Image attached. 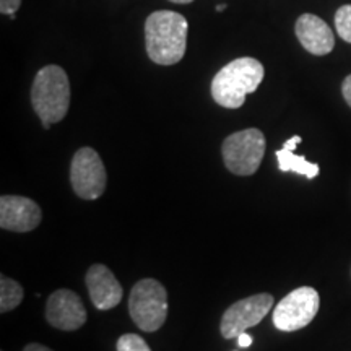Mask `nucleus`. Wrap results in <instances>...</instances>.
I'll list each match as a JSON object with an SVG mask.
<instances>
[{
  "label": "nucleus",
  "mask_w": 351,
  "mask_h": 351,
  "mask_svg": "<svg viewBox=\"0 0 351 351\" xmlns=\"http://www.w3.org/2000/svg\"><path fill=\"white\" fill-rule=\"evenodd\" d=\"M189 25L181 13L153 12L145 21V46L155 64L174 65L186 54Z\"/></svg>",
  "instance_id": "1"
},
{
  "label": "nucleus",
  "mask_w": 351,
  "mask_h": 351,
  "mask_svg": "<svg viewBox=\"0 0 351 351\" xmlns=\"http://www.w3.org/2000/svg\"><path fill=\"white\" fill-rule=\"evenodd\" d=\"M265 75L263 65L254 57H239L226 64L212 80V96L219 106L238 109L245 96L254 93Z\"/></svg>",
  "instance_id": "2"
},
{
  "label": "nucleus",
  "mask_w": 351,
  "mask_h": 351,
  "mask_svg": "<svg viewBox=\"0 0 351 351\" xmlns=\"http://www.w3.org/2000/svg\"><path fill=\"white\" fill-rule=\"evenodd\" d=\"M32 104L44 129H49L67 116L70 106V83L65 70L59 65H46L34 77Z\"/></svg>",
  "instance_id": "3"
},
{
  "label": "nucleus",
  "mask_w": 351,
  "mask_h": 351,
  "mask_svg": "<svg viewBox=\"0 0 351 351\" xmlns=\"http://www.w3.org/2000/svg\"><path fill=\"white\" fill-rule=\"evenodd\" d=\"M129 313L140 330L156 332L163 327L168 315V293L153 278L140 280L129 296Z\"/></svg>",
  "instance_id": "4"
},
{
  "label": "nucleus",
  "mask_w": 351,
  "mask_h": 351,
  "mask_svg": "<svg viewBox=\"0 0 351 351\" xmlns=\"http://www.w3.org/2000/svg\"><path fill=\"white\" fill-rule=\"evenodd\" d=\"M225 166L236 176L257 173L265 155V137L258 129H245L231 134L221 147Z\"/></svg>",
  "instance_id": "5"
},
{
  "label": "nucleus",
  "mask_w": 351,
  "mask_h": 351,
  "mask_svg": "<svg viewBox=\"0 0 351 351\" xmlns=\"http://www.w3.org/2000/svg\"><path fill=\"white\" fill-rule=\"evenodd\" d=\"M319 293L311 287L293 289L274 311V326L282 332H296L309 326L319 313Z\"/></svg>",
  "instance_id": "6"
},
{
  "label": "nucleus",
  "mask_w": 351,
  "mask_h": 351,
  "mask_svg": "<svg viewBox=\"0 0 351 351\" xmlns=\"http://www.w3.org/2000/svg\"><path fill=\"white\" fill-rule=\"evenodd\" d=\"M70 182L73 192L85 200H96L106 189L108 174L103 160L93 148L83 147L73 155L70 165Z\"/></svg>",
  "instance_id": "7"
},
{
  "label": "nucleus",
  "mask_w": 351,
  "mask_h": 351,
  "mask_svg": "<svg viewBox=\"0 0 351 351\" xmlns=\"http://www.w3.org/2000/svg\"><path fill=\"white\" fill-rule=\"evenodd\" d=\"M274 302V296L267 295V293L244 298V300L234 302L223 314L221 324H219L221 335L226 340L238 339L241 333L247 328L262 322L263 317L269 314Z\"/></svg>",
  "instance_id": "8"
},
{
  "label": "nucleus",
  "mask_w": 351,
  "mask_h": 351,
  "mask_svg": "<svg viewBox=\"0 0 351 351\" xmlns=\"http://www.w3.org/2000/svg\"><path fill=\"white\" fill-rule=\"evenodd\" d=\"M46 320L59 330H78L86 322V309L82 298L70 289H57L47 300Z\"/></svg>",
  "instance_id": "9"
},
{
  "label": "nucleus",
  "mask_w": 351,
  "mask_h": 351,
  "mask_svg": "<svg viewBox=\"0 0 351 351\" xmlns=\"http://www.w3.org/2000/svg\"><path fill=\"white\" fill-rule=\"evenodd\" d=\"M43 212L36 202L21 195H2L0 199V228L13 232L36 230Z\"/></svg>",
  "instance_id": "10"
},
{
  "label": "nucleus",
  "mask_w": 351,
  "mask_h": 351,
  "mask_svg": "<svg viewBox=\"0 0 351 351\" xmlns=\"http://www.w3.org/2000/svg\"><path fill=\"white\" fill-rule=\"evenodd\" d=\"M85 282L88 293H90V300L99 311H109L116 307L124 295L121 283L103 263H95L88 269Z\"/></svg>",
  "instance_id": "11"
},
{
  "label": "nucleus",
  "mask_w": 351,
  "mask_h": 351,
  "mask_svg": "<svg viewBox=\"0 0 351 351\" xmlns=\"http://www.w3.org/2000/svg\"><path fill=\"white\" fill-rule=\"evenodd\" d=\"M295 32L301 46L314 56H327L335 47L332 28L313 13H304L296 20Z\"/></svg>",
  "instance_id": "12"
},
{
  "label": "nucleus",
  "mask_w": 351,
  "mask_h": 351,
  "mask_svg": "<svg viewBox=\"0 0 351 351\" xmlns=\"http://www.w3.org/2000/svg\"><path fill=\"white\" fill-rule=\"evenodd\" d=\"M276 160H278V168L283 173L293 171L301 176H306L307 179H314L315 176H319V165L309 163L304 156H298L295 150H288V148H282V150H276Z\"/></svg>",
  "instance_id": "13"
},
{
  "label": "nucleus",
  "mask_w": 351,
  "mask_h": 351,
  "mask_svg": "<svg viewBox=\"0 0 351 351\" xmlns=\"http://www.w3.org/2000/svg\"><path fill=\"white\" fill-rule=\"evenodd\" d=\"M23 301V288L19 282L2 275L0 278V313L7 314Z\"/></svg>",
  "instance_id": "14"
},
{
  "label": "nucleus",
  "mask_w": 351,
  "mask_h": 351,
  "mask_svg": "<svg viewBox=\"0 0 351 351\" xmlns=\"http://www.w3.org/2000/svg\"><path fill=\"white\" fill-rule=\"evenodd\" d=\"M335 28L343 41L351 44V5H341L335 13Z\"/></svg>",
  "instance_id": "15"
},
{
  "label": "nucleus",
  "mask_w": 351,
  "mask_h": 351,
  "mask_svg": "<svg viewBox=\"0 0 351 351\" xmlns=\"http://www.w3.org/2000/svg\"><path fill=\"white\" fill-rule=\"evenodd\" d=\"M117 351H152L142 337L137 333H125L117 340Z\"/></svg>",
  "instance_id": "16"
},
{
  "label": "nucleus",
  "mask_w": 351,
  "mask_h": 351,
  "mask_svg": "<svg viewBox=\"0 0 351 351\" xmlns=\"http://www.w3.org/2000/svg\"><path fill=\"white\" fill-rule=\"evenodd\" d=\"M21 5V0H0V12L3 15H13Z\"/></svg>",
  "instance_id": "17"
},
{
  "label": "nucleus",
  "mask_w": 351,
  "mask_h": 351,
  "mask_svg": "<svg viewBox=\"0 0 351 351\" xmlns=\"http://www.w3.org/2000/svg\"><path fill=\"white\" fill-rule=\"evenodd\" d=\"M341 95H343V98L346 103H348V106L351 108V75H348L341 83Z\"/></svg>",
  "instance_id": "18"
},
{
  "label": "nucleus",
  "mask_w": 351,
  "mask_h": 351,
  "mask_svg": "<svg viewBox=\"0 0 351 351\" xmlns=\"http://www.w3.org/2000/svg\"><path fill=\"white\" fill-rule=\"evenodd\" d=\"M252 341H254L252 337L249 335V333H245V332H243V333H241V335L238 337V345H239V348H249V346L252 345Z\"/></svg>",
  "instance_id": "19"
},
{
  "label": "nucleus",
  "mask_w": 351,
  "mask_h": 351,
  "mask_svg": "<svg viewBox=\"0 0 351 351\" xmlns=\"http://www.w3.org/2000/svg\"><path fill=\"white\" fill-rule=\"evenodd\" d=\"M23 351H52V350L47 348V346H44V345H39V343H29L25 346Z\"/></svg>",
  "instance_id": "20"
},
{
  "label": "nucleus",
  "mask_w": 351,
  "mask_h": 351,
  "mask_svg": "<svg viewBox=\"0 0 351 351\" xmlns=\"http://www.w3.org/2000/svg\"><path fill=\"white\" fill-rule=\"evenodd\" d=\"M169 2H173V3H191V2H194V0H169Z\"/></svg>",
  "instance_id": "21"
},
{
  "label": "nucleus",
  "mask_w": 351,
  "mask_h": 351,
  "mask_svg": "<svg viewBox=\"0 0 351 351\" xmlns=\"http://www.w3.org/2000/svg\"><path fill=\"white\" fill-rule=\"evenodd\" d=\"M225 8H226L225 3H221V5H218V7H217V10H218V12H223V10H225Z\"/></svg>",
  "instance_id": "22"
}]
</instances>
